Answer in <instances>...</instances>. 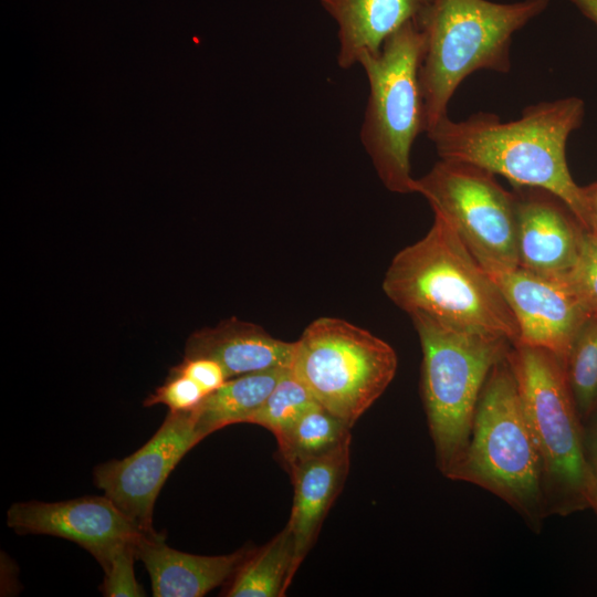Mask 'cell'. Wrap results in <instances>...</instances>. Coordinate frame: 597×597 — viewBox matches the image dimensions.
<instances>
[{
	"instance_id": "7a4b0ae2",
	"label": "cell",
	"mask_w": 597,
	"mask_h": 597,
	"mask_svg": "<svg viewBox=\"0 0 597 597\" xmlns=\"http://www.w3.org/2000/svg\"><path fill=\"white\" fill-rule=\"evenodd\" d=\"M383 290L409 316L503 337L512 345L519 341L516 320L500 289L439 216L423 238L392 258Z\"/></svg>"
},
{
	"instance_id": "cb8c5ba5",
	"label": "cell",
	"mask_w": 597,
	"mask_h": 597,
	"mask_svg": "<svg viewBox=\"0 0 597 597\" xmlns=\"http://www.w3.org/2000/svg\"><path fill=\"white\" fill-rule=\"evenodd\" d=\"M564 277L585 304L597 313V233L583 230L576 262Z\"/></svg>"
},
{
	"instance_id": "e0dca14e",
	"label": "cell",
	"mask_w": 597,
	"mask_h": 597,
	"mask_svg": "<svg viewBox=\"0 0 597 597\" xmlns=\"http://www.w3.org/2000/svg\"><path fill=\"white\" fill-rule=\"evenodd\" d=\"M431 0H320L337 24V64L347 70L365 52H377L408 22H419Z\"/></svg>"
},
{
	"instance_id": "7402d4cb",
	"label": "cell",
	"mask_w": 597,
	"mask_h": 597,
	"mask_svg": "<svg viewBox=\"0 0 597 597\" xmlns=\"http://www.w3.org/2000/svg\"><path fill=\"white\" fill-rule=\"evenodd\" d=\"M317 404L308 389L289 368L248 423L264 427L277 438Z\"/></svg>"
},
{
	"instance_id": "603a6c76",
	"label": "cell",
	"mask_w": 597,
	"mask_h": 597,
	"mask_svg": "<svg viewBox=\"0 0 597 597\" xmlns=\"http://www.w3.org/2000/svg\"><path fill=\"white\" fill-rule=\"evenodd\" d=\"M136 542L119 546L100 564L105 574L100 587L103 596L140 597L146 595L134 572V561L137 559Z\"/></svg>"
},
{
	"instance_id": "4316f807",
	"label": "cell",
	"mask_w": 597,
	"mask_h": 597,
	"mask_svg": "<svg viewBox=\"0 0 597 597\" xmlns=\"http://www.w3.org/2000/svg\"><path fill=\"white\" fill-rule=\"evenodd\" d=\"M584 436L586 457L594 485L593 510L597 514V417L589 423L587 430L584 429Z\"/></svg>"
},
{
	"instance_id": "3957f363",
	"label": "cell",
	"mask_w": 597,
	"mask_h": 597,
	"mask_svg": "<svg viewBox=\"0 0 597 597\" xmlns=\"http://www.w3.org/2000/svg\"><path fill=\"white\" fill-rule=\"evenodd\" d=\"M549 1H430L418 22L425 38L419 77L426 133L448 117V104L467 76L479 70H511L513 34Z\"/></svg>"
},
{
	"instance_id": "9c48e42d",
	"label": "cell",
	"mask_w": 597,
	"mask_h": 597,
	"mask_svg": "<svg viewBox=\"0 0 597 597\" xmlns=\"http://www.w3.org/2000/svg\"><path fill=\"white\" fill-rule=\"evenodd\" d=\"M412 192L421 195L484 268L519 266L515 195L494 174L479 166L440 159L420 178Z\"/></svg>"
},
{
	"instance_id": "ffe728a7",
	"label": "cell",
	"mask_w": 597,
	"mask_h": 597,
	"mask_svg": "<svg viewBox=\"0 0 597 597\" xmlns=\"http://www.w3.org/2000/svg\"><path fill=\"white\" fill-rule=\"evenodd\" d=\"M349 437L350 427L317 404L305 411L276 441L282 460L290 470L303 461L331 451Z\"/></svg>"
},
{
	"instance_id": "484cf974",
	"label": "cell",
	"mask_w": 597,
	"mask_h": 597,
	"mask_svg": "<svg viewBox=\"0 0 597 597\" xmlns=\"http://www.w3.org/2000/svg\"><path fill=\"white\" fill-rule=\"evenodd\" d=\"M169 373L191 378L206 395L214 391L229 379L223 367L217 360L208 357H184Z\"/></svg>"
},
{
	"instance_id": "f1b7e54d",
	"label": "cell",
	"mask_w": 597,
	"mask_h": 597,
	"mask_svg": "<svg viewBox=\"0 0 597 597\" xmlns=\"http://www.w3.org/2000/svg\"><path fill=\"white\" fill-rule=\"evenodd\" d=\"M590 216H591V229L593 232L597 233V184L586 187Z\"/></svg>"
},
{
	"instance_id": "5b68a950",
	"label": "cell",
	"mask_w": 597,
	"mask_h": 597,
	"mask_svg": "<svg viewBox=\"0 0 597 597\" xmlns=\"http://www.w3.org/2000/svg\"><path fill=\"white\" fill-rule=\"evenodd\" d=\"M449 479L493 493L536 528L548 516L540 454L506 356L482 388L468 447Z\"/></svg>"
},
{
	"instance_id": "4fadbf2b",
	"label": "cell",
	"mask_w": 597,
	"mask_h": 597,
	"mask_svg": "<svg viewBox=\"0 0 597 597\" xmlns=\"http://www.w3.org/2000/svg\"><path fill=\"white\" fill-rule=\"evenodd\" d=\"M516 199L519 266L545 276L563 277L574 266L583 229L553 193L527 187ZM569 210V209H568Z\"/></svg>"
},
{
	"instance_id": "6da1fadb",
	"label": "cell",
	"mask_w": 597,
	"mask_h": 597,
	"mask_svg": "<svg viewBox=\"0 0 597 597\" xmlns=\"http://www.w3.org/2000/svg\"><path fill=\"white\" fill-rule=\"evenodd\" d=\"M584 114L580 98L566 97L527 106L511 122L485 112L460 122L446 117L427 135L441 159L479 166L515 187L546 190L565 203L583 229L593 231L586 188L575 184L566 160L567 139Z\"/></svg>"
},
{
	"instance_id": "8fae6325",
	"label": "cell",
	"mask_w": 597,
	"mask_h": 597,
	"mask_svg": "<svg viewBox=\"0 0 597 597\" xmlns=\"http://www.w3.org/2000/svg\"><path fill=\"white\" fill-rule=\"evenodd\" d=\"M486 272L516 320V344L546 349L564 364L577 333L595 314L567 280L521 266Z\"/></svg>"
},
{
	"instance_id": "8992f818",
	"label": "cell",
	"mask_w": 597,
	"mask_h": 597,
	"mask_svg": "<svg viewBox=\"0 0 597 597\" xmlns=\"http://www.w3.org/2000/svg\"><path fill=\"white\" fill-rule=\"evenodd\" d=\"M421 350V395L439 471L450 478L468 447L474 411L492 368L512 343L410 316Z\"/></svg>"
},
{
	"instance_id": "ba28073f",
	"label": "cell",
	"mask_w": 597,
	"mask_h": 597,
	"mask_svg": "<svg viewBox=\"0 0 597 597\" xmlns=\"http://www.w3.org/2000/svg\"><path fill=\"white\" fill-rule=\"evenodd\" d=\"M397 366L387 342L345 320L323 316L294 342L291 370L323 408L352 428L389 386Z\"/></svg>"
},
{
	"instance_id": "30bf717a",
	"label": "cell",
	"mask_w": 597,
	"mask_h": 597,
	"mask_svg": "<svg viewBox=\"0 0 597 597\" xmlns=\"http://www.w3.org/2000/svg\"><path fill=\"white\" fill-rule=\"evenodd\" d=\"M202 439L193 410L169 411L138 450L95 467L93 481L143 533H153L154 509L161 488L185 454Z\"/></svg>"
},
{
	"instance_id": "52a82bcc",
	"label": "cell",
	"mask_w": 597,
	"mask_h": 597,
	"mask_svg": "<svg viewBox=\"0 0 597 597\" xmlns=\"http://www.w3.org/2000/svg\"><path fill=\"white\" fill-rule=\"evenodd\" d=\"M423 33L415 21L386 39L358 64L369 87L360 142L383 185L395 193H412L410 151L426 115L420 85Z\"/></svg>"
},
{
	"instance_id": "2e32d148",
	"label": "cell",
	"mask_w": 597,
	"mask_h": 597,
	"mask_svg": "<svg viewBox=\"0 0 597 597\" xmlns=\"http://www.w3.org/2000/svg\"><path fill=\"white\" fill-rule=\"evenodd\" d=\"M350 441L352 437L331 451L289 470L294 499L286 525L294 537L296 572L315 543L323 521L343 488L350 464Z\"/></svg>"
},
{
	"instance_id": "ac0fdd59",
	"label": "cell",
	"mask_w": 597,
	"mask_h": 597,
	"mask_svg": "<svg viewBox=\"0 0 597 597\" xmlns=\"http://www.w3.org/2000/svg\"><path fill=\"white\" fill-rule=\"evenodd\" d=\"M289 368H276L229 378L193 409L197 427L206 438L234 423H248Z\"/></svg>"
},
{
	"instance_id": "9a60e30c",
	"label": "cell",
	"mask_w": 597,
	"mask_h": 597,
	"mask_svg": "<svg viewBox=\"0 0 597 597\" xmlns=\"http://www.w3.org/2000/svg\"><path fill=\"white\" fill-rule=\"evenodd\" d=\"M294 342L275 338L263 327L230 317L192 333L184 357L217 360L228 378L276 368H291Z\"/></svg>"
},
{
	"instance_id": "d4e9b609",
	"label": "cell",
	"mask_w": 597,
	"mask_h": 597,
	"mask_svg": "<svg viewBox=\"0 0 597 597\" xmlns=\"http://www.w3.org/2000/svg\"><path fill=\"white\" fill-rule=\"evenodd\" d=\"M206 396L191 378L169 373L166 381L144 400V406L165 405L172 412L190 411L196 409Z\"/></svg>"
},
{
	"instance_id": "d6986e66",
	"label": "cell",
	"mask_w": 597,
	"mask_h": 597,
	"mask_svg": "<svg viewBox=\"0 0 597 597\" xmlns=\"http://www.w3.org/2000/svg\"><path fill=\"white\" fill-rule=\"evenodd\" d=\"M295 543L286 525L260 548L251 549L223 591L227 597H282L296 569Z\"/></svg>"
},
{
	"instance_id": "5bb4252c",
	"label": "cell",
	"mask_w": 597,
	"mask_h": 597,
	"mask_svg": "<svg viewBox=\"0 0 597 597\" xmlns=\"http://www.w3.org/2000/svg\"><path fill=\"white\" fill-rule=\"evenodd\" d=\"M150 578L153 596L201 597L232 577L251 551L243 547L228 555L205 556L167 545L164 533H143L135 545Z\"/></svg>"
},
{
	"instance_id": "7c38bea8",
	"label": "cell",
	"mask_w": 597,
	"mask_h": 597,
	"mask_svg": "<svg viewBox=\"0 0 597 597\" xmlns=\"http://www.w3.org/2000/svg\"><path fill=\"white\" fill-rule=\"evenodd\" d=\"M7 525L19 534H42L71 541L98 564L119 546L136 542L143 532L105 494L59 502L13 503Z\"/></svg>"
},
{
	"instance_id": "277c9868",
	"label": "cell",
	"mask_w": 597,
	"mask_h": 597,
	"mask_svg": "<svg viewBox=\"0 0 597 597\" xmlns=\"http://www.w3.org/2000/svg\"><path fill=\"white\" fill-rule=\"evenodd\" d=\"M506 360L540 454L548 515L593 509L584 425L563 362L546 349L522 344L511 345Z\"/></svg>"
},
{
	"instance_id": "44dd1931",
	"label": "cell",
	"mask_w": 597,
	"mask_h": 597,
	"mask_svg": "<svg viewBox=\"0 0 597 597\" xmlns=\"http://www.w3.org/2000/svg\"><path fill=\"white\" fill-rule=\"evenodd\" d=\"M564 369L584 425L597 411V313L577 333L565 358Z\"/></svg>"
},
{
	"instance_id": "83f0119b",
	"label": "cell",
	"mask_w": 597,
	"mask_h": 597,
	"mask_svg": "<svg viewBox=\"0 0 597 597\" xmlns=\"http://www.w3.org/2000/svg\"><path fill=\"white\" fill-rule=\"evenodd\" d=\"M572 2L585 17L597 24V0H568Z\"/></svg>"
}]
</instances>
